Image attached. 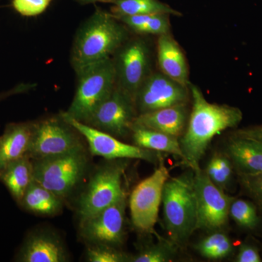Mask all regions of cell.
I'll use <instances>...</instances> for the list:
<instances>
[{
  "label": "cell",
  "mask_w": 262,
  "mask_h": 262,
  "mask_svg": "<svg viewBox=\"0 0 262 262\" xmlns=\"http://www.w3.org/2000/svg\"><path fill=\"white\" fill-rule=\"evenodd\" d=\"M189 88L192 112L179 143L182 165L194 171L201 168L200 162L212 140L223 131L237 127L242 121L243 113L234 106L210 103L194 84L189 83Z\"/></svg>",
  "instance_id": "cell-1"
},
{
  "label": "cell",
  "mask_w": 262,
  "mask_h": 262,
  "mask_svg": "<svg viewBox=\"0 0 262 262\" xmlns=\"http://www.w3.org/2000/svg\"><path fill=\"white\" fill-rule=\"evenodd\" d=\"M128 29L112 13L96 9L76 33L71 63L76 73L82 69L113 58L129 39Z\"/></svg>",
  "instance_id": "cell-2"
},
{
  "label": "cell",
  "mask_w": 262,
  "mask_h": 262,
  "mask_svg": "<svg viewBox=\"0 0 262 262\" xmlns=\"http://www.w3.org/2000/svg\"><path fill=\"white\" fill-rule=\"evenodd\" d=\"M164 220L170 241L176 245L187 242L198 225V205L194 171L169 178L164 186Z\"/></svg>",
  "instance_id": "cell-3"
},
{
  "label": "cell",
  "mask_w": 262,
  "mask_h": 262,
  "mask_svg": "<svg viewBox=\"0 0 262 262\" xmlns=\"http://www.w3.org/2000/svg\"><path fill=\"white\" fill-rule=\"evenodd\" d=\"M90 155L84 146L58 156L33 160L34 180L67 202L89 176Z\"/></svg>",
  "instance_id": "cell-4"
},
{
  "label": "cell",
  "mask_w": 262,
  "mask_h": 262,
  "mask_svg": "<svg viewBox=\"0 0 262 262\" xmlns=\"http://www.w3.org/2000/svg\"><path fill=\"white\" fill-rule=\"evenodd\" d=\"M127 160H107L89 176L77 201L79 223L97 214L127 194L123 187V177Z\"/></svg>",
  "instance_id": "cell-5"
},
{
  "label": "cell",
  "mask_w": 262,
  "mask_h": 262,
  "mask_svg": "<svg viewBox=\"0 0 262 262\" xmlns=\"http://www.w3.org/2000/svg\"><path fill=\"white\" fill-rule=\"evenodd\" d=\"M76 74L75 96L68 110L63 113L84 123L116 86L113 58L90 65Z\"/></svg>",
  "instance_id": "cell-6"
},
{
  "label": "cell",
  "mask_w": 262,
  "mask_h": 262,
  "mask_svg": "<svg viewBox=\"0 0 262 262\" xmlns=\"http://www.w3.org/2000/svg\"><path fill=\"white\" fill-rule=\"evenodd\" d=\"M84 138L61 113L34 122L28 155L32 160L58 156L84 147Z\"/></svg>",
  "instance_id": "cell-7"
},
{
  "label": "cell",
  "mask_w": 262,
  "mask_h": 262,
  "mask_svg": "<svg viewBox=\"0 0 262 262\" xmlns=\"http://www.w3.org/2000/svg\"><path fill=\"white\" fill-rule=\"evenodd\" d=\"M113 60L117 87L135 102L138 91L151 74L149 44L142 38H129L115 52Z\"/></svg>",
  "instance_id": "cell-8"
},
{
  "label": "cell",
  "mask_w": 262,
  "mask_h": 262,
  "mask_svg": "<svg viewBox=\"0 0 262 262\" xmlns=\"http://www.w3.org/2000/svg\"><path fill=\"white\" fill-rule=\"evenodd\" d=\"M169 178L168 169L162 160L154 173L139 183L131 192V222L139 232H151L154 229L163 200L164 186Z\"/></svg>",
  "instance_id": "cell-9"
},
{
  "label": "cell",
  "mask_w": 262,
  "mask_h": 262,
  "mask_svg": "<svg viewBox=\"0 0 262 262\" xmlns=\"http://www.w3.org/2000/svg\"><path fill=\"white\" fill-rule=\"evenodd\" d=\"M61 115L87 141L91 155L106 160H141L151 163H159L163 160L162 152L122 142L115 136L67 116L64 113Z\"/></svg>",
  "instance_id": "cell-10"
},
{
  "label": "cell",
  "mask_w": 262,
  "mask_h": 262,
  "mask_svg": "<svg viewBox=\"0 0 262 262\" xmlns=\"http://www.w3.org/2000/svg\"><path fill=\"white\" fill-rule=\"evenodd\" d=\"M194 184L198 205L196 230L215 231L225 227L234 198L213 184L201 168L194 170Z\"/></svg>",
  "instance_id": "cell-11"
},
{
  "label": "cell",
  "mask_w": 262,
  "mask_h": 262,
  "mask_svg": "<svg viewBox=\"0 0 262 262\" xmlns=\"http://www.w3.org/2000/svg\"><path fill=\"white\" fill-rule=\"evenodd\" d=\"M137 115L134 100L115 86L84 123L120 139L130 135Z\"/></svg>",
  "instance_id": "cell-12"
},
{
  "label": "cell",
  "mask_w": 262,
  "mask_h": 262,
  "mask_svg": "<svg viewBox=\"0 0 262 262\" xmlns=\"http://www.w3.org/2000/svg\"><path fill=\"white\" fill-rule=\"evenodd\" d=\"M127 194L97 214L81 222L80 236L87 245H107L118 247L125 237Z\"/></svg>",
  "instance_id": "cell-13"
},
{
  "label": "cell",
  "mask_w": 262,
  "mask_h": 262,
  "mask_svg": "<svg viewBox=\"0 0 262 262\" xmlns=\"http://www.w3.org/2000/svg\"><path fill=\"white\" fill-rule=\"evenodd\" d=\"M190 91L160 72H151L141 85L135 98L138 115L175 105L187 103Z\"/></svg>",
  "instance_id": "cell-14"
},
{
  "label": "cell",
  "mask_w": 262,
  "mask_h": 262,
  "mask_svg": "<svg viewBox=\"0 0 262 262\" xmlns=\"http://www.w3.org/2000/svg\"><path fill=\"white\" fill-rule=\"evenodd\" d=\"M70 260L63 241L51 231L34 230L24 239L15 261L66 262Z\"/></svg>",
  "instance_id": "cell-15"
},
{
  "label": "cell",
  "mask_w": 262,
  "mask_h": 262,
  "mask_svg": "<svg viewBox=\"0 0 262 262\" xmlns=\"http://www.w3.org/2000/svg\"><path fill=\"white\" fill-rule=\"evenodd\" d=\"M188 118L187 103H183L139 114L134 123L179 138L185 130Z\"/></svg>",
  "instance_id": "cell-16"
},
{
  "label": "cell",
  "mask_w": 262,
  "mask_h": 262,
  "mask_svg": "<svg viewBox=\"0 0 262 262\" xmlns=\"http://www.w3.org/2000/svg\"><path fill=\"white\" fill-rule=\"evenodd\" d=\"M158 61L160 72L183 85L189 86V67L182 48L173 36H158Z\"/></svg>",
  "instance_id": "cell-17"
},
{
  "label": "cell",
  "mask_w": 262,
  "mask_h": 262,
  "mask_svg": "<svg viewBox=\"0 0 262 262\" xmlns=\"http://www.w3.org/2000/svg\"><path fill=\"white\" fill-rule=\"evenodd\" d=\"M34 122H13L0 136V170L10 162L28 155Z\"/></svg>",
  "instance_id": "cell-18"
},
{
  "label": "cell",
  "mask_w": 262,
  "mask_h": 262,
  "mask_svg": "<svg viewBox=\"0 0 262 262\" xmlns=\"http://www.w3.org/2000/svg\"><path fill=\"white\" fill-rule=\"evenodd\" d=\"M239 175L262 173V143L234 136L227 146V154Z\"/></svg>",
  "instance_id": "cell-19"
},
{
  "label": "cell",
  "mask_w": 262,
  "mask_h": 262,
  "mask_svg": "<svg viewBox=\"0 0 262 262\" xmlns=\"http://www.w3.org/2000/svg\"><path fill=\"white\" fill-rule=\"evenodd\" d=\"M33 181L34 163L29 155L10 162L0 170V182L18 204Z\"/></svg>",
  "instance_id": "cell-20"
},
{
  "label": "cell",
  "mask_w": 262,
  "mask_h": 262,
  "mask_svg": "<svg viewBox=\"0 0 262 262\" xmlns=\"http://www.w3.org/2000/svg\"><path fill=\"white\" fill-rule=\"evenodd\" d=\"M64 203L59 196L34 180L18 205L33 214L53 216L61 213Z\"/></svg>",
  "instance_id": "cell-21"
},
{
  "label": "cell",
  "mask_w": 262,
  "mask_h": 262,
  "mask_svg": "<svg viewBox=\"0 0 262 262\" xmlns=\"http://www.w3.org/2000/svg\"><path fill=\"white\" fill-rule=\"evenodd\" d=\"M130 135L135 145L144 149L175 155L183 159L179 138L133 124Z\"/></svg>",
  "instance_id": "cell-22"
},
{
  "label": "cell",
  "mask_w": 262,
  "mask_h": 262,
  "mask_svg": "<svg viewBox=\"0 0 262 262\" xmlns=\"http://www.w3.org/2000/svg\"><path fill=\"white\" fill-rule=\"evenodd\" d=\"M111 13L116 18L157 13L177 16L182 15L178 10L173 9L160 0H117L112 7Z\"/></svg>",
  "instance_id": "cell-23"
},
{
  "label": "cell",
  "mask_w": 262,
  "mask_h": 262,
  "mask_svg": "<svg viewBox=\"0 0 262 262\" xmlns=\"http://www.w3.org/2000/svg\"><path fill=\"white\" fill-rule=\"evenodd\" d=\"M168 14L157 13L130 15L117 18L127 29L140 34L163 35L170 33V20Z\"/></svg>",
  "instance_id": "cell-24"
},
{
  "label": "cell",
  "mask_w": 262,
  "mask_h": 262,
  "mask_svg": "<svg viewBox=\"0 0 262 262\" xmlns=\"http://www.w3.org/2000/svg\"><path fill=\"white\" fill-rule=\"evenodd\" d=\"M196 249L203 257L210 260H220L231 254L233 246L227 234L215 231L200 241Z\"/></svg>",
  "instance_id": "cell-25"
},
{
  "label": "cell",
  "mask_w": 262,
  "mask_h": 262,
  "mask_svg": "<svg viewBox=\"0 0 262 262\" xmlns=\"http://www.w3.org/2000/svg\"><path fill=\"white\" fill-rule=\"evenodd\" d=\"M205 172L213 184L225 191L232 179L233 165L227 155L215 153L207 165Z\"/></svg>",
  "instance_id": "cell-26"
},
{
  "label": "cell",
  "mask_w": 262,
  "mask_h": 262,
  "mask_svg": "<svg viewBox=\"0 0 262 262\" xmlns=\"http://www.w3.org/2000/svg\"><path fill=\"white\" fill-rule=\"evenodd\" d=\"M229 217L239 227L248 230H253L259 225L256 204L246 200L234 198L229 208Z\"/></svg>",
  "instance_id": "cell-27"
},
{
  "label": "cell",
  "mask_w": 262,
  "mask_h": 262,
  "mask_svg": "<svg viewBox=\"0 0 262 262\" xmlns=\"http://www.w3.org/2000/svg\"><path fill=\"white\" fill-rule=\"evenodd\" d=\"M175 244L172 241H160L141 248L135 256H131L132 262H166L173 259L177 253Z\"/></svg>",
  "instance_id": "cell-28"
},
{
  "label": "cell",
  "mask_w": 262,
  "mask_h": 262,
  "mask_svg": "<svg viewBox=\"0 0 262 262\" xmlns=\"http://www.w3.org/2000/svg\"><path fill=\"white\" fill-rule=\"evenodd\" d=\"M85 256L89 262H125L131 259V256L107 245H87Z\"/></svg>",
  "instance_id": "cell-29"
},
{
  "label": "cell",
  "mask_w": 262,
  "mask_h": 262,
  "mask_svg": "<svg viewBox=\"0 0 262 262\" xmlns=\"http://www.w3.org/2000/svg\"><path fill=\"white\" fill-rule=\"evenodd\" d=\"M239 182L245 192L255 202L262 212V173L256 175H239Z\"/></svg>",
  "instance_id": "cell-30"
},
{
  "label": "cell",
  "mask_w": 262,
  "mask_h": 262,
  "mask_svg": "<svg viewBox=\"0 0 262 262\" xmlns=\"http://www.w3.org/2000/svg\"><path fill=\"white\" fill-rule=\"evenodd\" d=\"M51 2V0H13V7L23 16H37L47 9Z\"/></svg>",
  "instance_id": "cell-31"
},
{
  "label": "cell",
  "mask_w": 262,
  "mask_h": 262,
  "mask_svg": "<svg viewBox=\"0 0 262 262\" xmlns=\"http://www.w3.org/2000/svg\"><path fill=\"white\" fill-rule=\"evenodd\" d=\"M261 256L257 248L253 245L244 244L239 246L238 253L236 256L237 262H261Z\"/></svg>",
  "instance_id": "cell-32"
},
{
  "label": "cell",
  "mask_w": 262,
  "mask_h": 262,
  "mask_svg": "<svg viewBox=\"0 0 262 262\" xmlns=\"http://www.w3.org/2000/svg\"><path fill=\"white\" fill-rule=\"evenodd\" d=\"M234 136L248 138L262 143V125L256 126L248 127L236 131Z\"/></svg>",
  "instance_id": "cell-33"
},
{
  "label": "cell",
  "mask_w": 262,
  "mask_h": 262,
  "mask_svg": "<svg viewBox=\"0 0 262 262\" xmlns=\"http://www.w3.org/2000/svg\"><path fill=\"white\" fill-rule=\"evenodd\" d=\"M29 88V85L28 84H19V85L9 90V91L1 92L0 93V101L5 100V98L10 97V96H13V95L21 94L24 91H27Z\"/></svg>",
  "instance_id": "cell-34"
},
{
  "label": "cell",
  "mask_w": 262,
  "mask_h": 262,
  "mask_svg": "<svg viewBox=\"0 0 262 262\" xmlns=\"http://www.w3.org/2000/svg\"><path fill=\"white\" fill-rule=\"evenodd\" d=\"M80 3L84 4H90V3H116L117 0H78Z\"/></svg>",
  "instance_id": "cell-35"
}]
</instances>
